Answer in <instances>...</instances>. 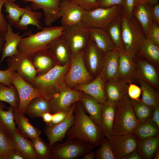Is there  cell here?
I'll list each match as a JSON object with an SVG mask.
<instances>
[{
  "label": "cell",
  "instance_id": "obj_1",
  "mask_svg": "<svg viewBox=\"0 0 159 159\" xmlns=\"http://www.w3.org/2000/svg\"><path fill=\"white\" fill-rule=\"evenodd\" d=\"M73 113L74 122L66 133L67 139H77L99 147L105 136L101 127L87 114L80 101L76 103Z\"/></svg>",
  "mask_w": 159,
  "mask_h": 159
},
{
  "label": "cell",
  "instance_id": "obj_2",
  "mask_svg": "<svg viewBox=\"0 0 159 159\" xmlns=\"http://www.w3.org/2000/svg\"><path fill=\"white\" fill-rule=\"evenodd\" d=\"M140 122L133 110V100L127 94L116 103L112 134L118 135L134 133Z\"/></svg>",
  "mask_w": 159,
  "mask_h": 159
},
{
  "label": "cell",
  "instance_id": "obj_3",
  "mask_svg": "<svg viewBox=\"0 0 159 159\" xmlns=\"http://www.w3.org/2000/svg\"><path fill=\"white\" fill-rule=\"evenodd\" d=\"M64 28L62 25L44 27L36 33H29L21 39L18 46V52L31 57L36 52L48 48L51 42L61 35Z\"/></svg>",
  "mask_w": 159,
  "mask_h": 159
},
{
  "label": "cell",
  "instance_id": "obj_4",
  "mask_svg": "<svg viewBox=\"0 0 159 159\" xmlns=\"http://www.w3.org/2000/svg\"><path fill=\"white\" fill-rule=\"evenodd\" d=\"M70 61L63 65L57 64L45 74L37 75L31 84L43 97L50 100L58 93L64 81V76L70 67Z\"/></svg>",
  "mask_w": 159,
  "mask_h": 159
},
{
  "label": "cell",
  "instance_id": "obj_5",
  "mask_svg": "<svg viewBox=\"0 0 159 159\" xmlns=\"http://www.w3.org/2000/svg\"><path fill=\"white\" fill-rule=\"evenodd\" d=\"M121 28L125 50L135 59L140 43L145 38L143 29L133 16L131 17L128 16L122 10Z\"/></svg>",
  "mask_w": 159,
  "mask_h": 159
},
{
  "label": "cell",
  "instance_id": "obj_6",
  "mask_svg": "<svg viewBox=\"0 0 159 159\" xmlns=\"http://www.w3.org/2000/svg\"><path fill=\"white\" fill-rule=\"evenodd\" d=\"M96 146L77 139H67L62 143H55L50 147L52 159H77L92 150Z\"/></svg>",
  "mask_w": 159,
  "mask_h": 159
},
{
  "label": "cell",
  "instance_id": "obj_7",
  "mask_svg": "<svg viewBox=\"0 0 159 159\" xmlns=\"http://www.w3.org/2000/svg\"><path fill=\"white\" fill-rule=\"evenodd\" d=\"M84 49L71 54L70 67L64 79V82L71 88L92 80V77L85 65Z\"/></svg>",
  "mask_w": 159,
  "mask_h": 159
},
{
  "label": "cell",
  "instance_id": "obj_8",
  "mask_svg": "<svg viewBox=\"0 0 159 159\" xmlns=\"http://www.w3.org/2000/svg\"><path fill=\"white\" fill-rule=\"evenodd\" d=\"M122 6H114L106 8L97 7L85 11L81 22L89 28L105 29L121 13Z\"/></svg>",
  "mask_w": 159,
  "mask_h": 159
},
{
  "label": "cell",
  "instance_id": "obj_9",
  "mask_svg": "<svg viewBox=\"0 0 159 159\" xmlns=\"http://www.w3.org/2000/svg\"><path fill=\"white\" fill-rule=\"evenodd\" d=\"M60 36L67 43L71 54L84 50L90 37L89 28L81 21L64 27Z\"/></svg>",
  "mask_w": 159,
  "mask_h": 159
},
{
  "label": "cell",
  "instance_id": "obj_10",
  "mask_svg": "<svg viewBox=\"0 0 159 159\" xmlns=\"http://www.w3.org/2000/svg\"><path fill=\"white\" fill-rule=\"evenodd\" d=\"M82 95V92L72 89L63 81L58 93L49 101L50 113L69 111L73 104L80 100Z\"/></svg>",
  "mask_w": 159,
  "mask_h": 159
},
{
  "label": "cell",
  "instance_id": "obj_11",
  "mask_svg": "<svg viewBox=\"0 0 159 159\" xmlns=\"http://www.w3.org/2000/svg\"><path fill=\"white\" fill-rule=\"evenodd\" d=\"M7 68L16 71L25 81L30 83L37 75V73L30 57L19 52L7 57Z\"/></svg>",
  "mask_w": 159,
  "mask_h": 159
},
{
  "label": "cell",
  "instance_id": "obj_12",
  "mask_svg": "<svg viewBox=\"0 0 159 159\" xmlns=\"http://www.w3.org/2000/svg\"><path fill=\"white\" fill-rule=\"evenodd\" d=\"M109 140L116 159H122L136 150L139 139L135 133L121 135H113Z\"/></svg>",
  "mask_w": 159,
  "mask_h": 159
},
{
  "label": "cell",
  "instance_id": "obj_13",
  "mask_svg": "<svg viewBox=\"0 0 159 159\" xmlns=\"http://www.w3.org/2000/svg\"><path fill=\"white\" fill-rule=\"evenodd\" d=\"M11 82L16 87L19 97L17 109L25 114L27 106L35 97L42 96L40 92L30 83L24 80L16 71L12 72Z\"/></svg>",
  "mask_w": 159,
  "mask_h": 159
},
{
  "label": "cell",
  "instance_id": "obj_14",
  "mask_svg": "<svg viewBox=\"0 0 159 159\" xmlns=\"http://www.w3.org/2000/svg\"><path fill=\"white\" fill-rule=\"evenodd\" d=\"M76 103L72 105L67 117L62 121L54 125H46L44 128V132L47 137L50 147L57 142H62L68 130L73 125L74 122L73 110Z\"/></svg>",
  "mask_w": 159,
  "mask_h": 159
},
{
  "label": "cell",
  "instance_id": "obj_15",
  "mask_svg": "<svg viewBox=\"0 0 159 159\" xmlns=\"http://www.w3.org/2000/svg\"><path fill=\"white\" fill-rule=\"evenodd\" d=\"M24 2H31L32 9H42L43 11L44 22L47 26L51 25L60 17L59 0H23Z\"/></svg>",
  "mask_w": 159,
  "mask_h": 159
},
{
  "label": "cell",
  "instance_id": "obj_16",
  "mask_svg": "<svg viewBox=\"0 0 159 159\" xmlns=\"http://www.w3.org/2000/svg\"><path fill=\"white\" fill-rule=\"evenodd\" d=\"M136 79L135 59L125 50H119V66L116 80L128 84L134 82Z\"/></svg>",
  "mask_w": 159,
  "mask_h": 159
},
{
  "label": "cell",
  "instance_id": "obj_17",
  "mask_svg": "<svg viewBox=\"0 0 159 159\" xmlns=\"http://www.w3.org/2000/svg\"><path fill=\"white\" fill-rule=\"evenodd\" d=\"M60 16L61 25L65 27L81 22L85 11L71 0L61 1Z\"/></svg>",
  "mask_w": 159,
  "mask_h": 159
},
{
  "label": "cell",
  "instance_id": "obj_18",
  "mask_svg": "<svg viewBox=\"0 0 159 159\" xmlns=\"http://www.w3.org/2000/svg\"><path fill=\"white\" fill-rule=\"evenodd\" d=\"M30 57L37 75L45 74L59 64L57 58L48 48L36 52Z\"/></svg>",
  "mask_w": 159,
  "mask_h": 159
},
{
  "label": "cell",
  "instance_id": "obj_19",
  "mask_svg": "<svg viewBox=\"0 0 159 159\" xmlns=\"http://www.w3.org/2000/svg\"><path fill=\"white\" fill-rule=\"evenodd\" d=\"M119 49L105 52L103 59L100 74L104 82L116 80L119 62Z\"/></svg>",
  "mask_w": 159,
  "mask_h": 159
},
{
  "label": "cell",
  "instance_id": "obj_20",
  "mask_svg": "<svg viewBox=\"0 0 159 159\" xmlns=\"http://www.w3.org/2000/svg\"><path fill=\"white\" fill-rule=\"evenodd\" d=\"M137 79L143 80L155 89L159 88V78L155 67L143 59H135Z\"/></svg>",
  "mask_w": 159,
  "mask_h": 159
},
{
  "label": "cell",
  "instance_id": "obj_21",
  "mask_svg": "<svg viewBox=\"0 0 159 159\" xmlns=\"http://www.w3.org/2000/svg\"><path fill=\"white\" fill-rule=\"evenodd\" d=\"M105 53L95 45L90 37L84 49V59L89 71L92 74L98 75L100 73Z\"/></svg>",
  "mask_w": 159,
  "mask_h": 159
},
{
  "label": "cell",
  "instance_id": "obj_22",
  "mask_svg": "<svg viewBox=\"0 0 159 159\" xmlns=\"http://www.w3.org/2000/svg\"><path fill=\"white\" fill-rule=\"evenodd\" d=\"M74 87V89L81 91L91 96L102 104L106 102L105 82L100 73L94 80L89 83Z\"/></svg>",
  "mask_w": 159,
  "mask_h": 159
},
{
  "label": "cell",
  "instance_id": "obj_23",
  "mask_svg": "<svg viewBox=\"0 0 159 159\" xmlns=\"http://www.w3.org/2000/svg\"><path fill=\"white\" fill-rule=\"evenodd\" d=\"M20 34L19 32L14 33L11 26L8 24L6 31L4 33L5 42L0 60V65L6 58L18 52V46L19 43L21 39L28 34L26 33L21 35Z\"/></svg>",
  "mask_w": 159,
  "mask_h": 159
},
{
  "label": "cell",
  "instance_id": "obj_24",
  "mask_svg": "<svg viewBox=\"0 0 159 159\" xmlns=\"http://www.w3.org/2000/svg\"><path fill=\"white\" fill-rule=\"evenodd\" d=\"M25 113L14 108L13 112L14 119L19 132L26 138L32 140L40 136L42 131L34 126L24 115Z\"/></svg>",
  "mask_w": 159,
  "mask_h": 159
},
{
  "label": "cell",
  "instance_id": "obj_25",
  "mask_svg": "<svg viewBox=\"0 0 159 159\" xmlns=\"http://www.w3.org/2000/svg\"><path fill=\"white\" fill-rule=\"evenodd\" d=\"M128 86L127 83L116 80L105 83L106 102L116 103L127 94Z\"/></svg>",
  "mask_w": 159,
  "mask_h": 159
},
{
  "label": "cell",
  "instance_id": "obj_26",
  "mask_svg": "<svg viewBox=\"0 0 159 159\" xmlns=\"http://www.w3.org/2000/svg\"><path fill=\"white\" fill-rule=\"evenodd\" d=\"M85 111L97 125L101 127L102 104L82 92L80 100Z\"/></svg>",
  "mask_w": 159,
  "mask_h": 159
},
{
  "label": "cell",
  "instance_id": "obj_27",
  "mask_svg": "<svg viewBox=\"0 0 159 159\" xmlns=\"http://www.w3.org/2000/svg\"><path fill=\"white\" fill-rule=\"evenodd\" d=\"M48 48L54 55L58 62L64 65L70 61L71 53L69 47L60 36L51 42Z\"/></svg>",
  "mask_w": 159,
  "mask_h": 159
},
{
  "label": "cell",
  "instance_id": "obj_28",
  "mask_svg": "<svg viewBox=\"0 0 159 159\" xmlns=\"http://www.w3.org/2000/svg\"><path fill=\"white\" fill-rule=\"evenodd\" d=\"M152 6L148 4L138 3L135 8L133 15L141 27L145 37L154 21L152 11Z\"/></svg>",
  "mask_w": 159,
  "mask_h": 159
},
{
  "label": "cell",
  "instance_id": "obj_29",
  "mask_svg": "<svg viewBox=\"0 0 159 159\" xmlns=\"http://www.w3.org/2000/svg\"><path fill=\"white\" fill-rule=\"evenodd\" d=\"M89 28L90 37L97 46L104 53L116 48L105 29Z\"/></svg>",
  "mask_w": 159,
  "mask_h": 159
},
{
  "label": "cell",
  "instance_id": "obj_30",
  "mask_svg": "<svg viewBox=\"0 0 159 159\" xmlns=\"http://www.w3.org/2000/svg\"><path fill=\"white\" fill-rule=\"evenodd\" d=\"M10 134L15 148L24 159H37L31 140H29L22 135L17 129Z\"/></svg>",
  "mask_w": 159,
  "mask_h": 159
},
{
  "label": "cell",
  "instance_id": "obj_31",
  "mask_svg": "<svg viewBox=\"0 0 159 159\" xmlns=\"http://www.w3.org/2000/svg\"><path fill=\"white\" fill-rule=\"evenodd\" d=\"M159 145V135L145 139H139L136 151L142 159H151L158 150Z\"/></svg>",
  "mask_w": 159,
  "mask_h": 159
},
{
  "label": "cell",
  "instance_id": "obj_32",
  "mask_svg": "<svg viewBox=\"0 0 159 159\" xmlns=\"http://www.w3.org/2000/svg\"><path fill=\"white\" fill-rule=\"evenodd\" d=\"M116 103L106 102L102 104L101 127L104 135L108 139L113 135L112 127Z\"/></svg>",
  "mask_w": 159,
  "mask_h": 159
},
{
  "label": "cell",
  "instance_id": "obj_33",
  "mask_svg": "<svg viewBox=\"0 0 159 159\" xmlns=\"http://www.w3.org/2000/svg\"><path fill=\"white\" fill-rule=\"evenodd\" d=\"M30 6H27L19 22L15 27L21 30H26L30 25L35 26L37 29H42L40 19L42 16L40 12L33 11Z\"/></svg>",
  "mask_w": 159,
  "mask_h": 159
},
{
  "label": "cell",
  "instance_id": "obj_34",
  "mask_svg": "<svg viewBox=\"0 0 159 159\" xmlns=\"http://www.w3.org/2000/svg\"><path fill=\"white\" fill-rule=\"evenodd\" d=\"M14 107H7L0 101V129L9 134L16 131L17 128L14 119L13 112Z\"/></svg>",
  "mask_w": 159,
  "mask_h": 159
},
{
  "label": "cell",
  "instance_id": "obj_35",
  "mask_svg": "<svg viewBox=\"0 0 159 159\" xmlns=\"http://www.w3.org/2000/svg\"><path fill=\"white\" fill-rule=\"evenodd\" d=\"M138 55L145 58L155 67H158L159 47L148 41L145 38L140 43Z\"/></svg>",
  "mask_w": 159,
  "mask_h": 159
},
{
  "label": "cell",
  "instance_id": "obj_36",
  "mask_svg": "<svg viewBox=\"0 0 159 159\" xmlns=\"http://www.w3.org/2000/svg\"><path fill=\"white\" fill-rule=\"evenodd\" d=\"M46 112H50L49 101L40 96L35 97L29 102L26 107L25 113L32 118H39Z\"/></svg>",
  "mask_w": 159,
  "mask_h": 159
},
{
  "label": "cell",
  "instance_id": "obj_37",
  "mask_svg": "<svg viewBox=\"0 0 159 159\" xmlns=\"http://www.w3.org/2000/svg\"><path fill=\"white\" fill-rule=\"evenodd\" d=\"M141 90V100L146 105L154 110L159 106V94L155 88L145 82L139 80Z\"/></svg>",
  "mask_w": 159,
  "mask_h": 159
},
{
  "label": "cell",
  "instance_id": "obj_38",
  "mask_svg": "<svg viewBox=\"0 0 159 159\" xmlns=\"http://www.w3.org/2000/svg\"><path fill=\"white\" fill-rule=\"evenodd\" d=\"M121 12L105 29L116 48L125 50L121 28Z\"/></svg>",
  "mask_w": 159,
  "mask_h": 159
},
{
  "label": "cell",
  "instance_id": "obj_39",
  "mask_svg": "<svg viewBox=\"0 0 159 159\" xmlns=\"http://www.w3.org/2000/svg\"><path fill=\"white\" fill-rule=\"evenodd\" d=\"M15 0H7L4 6L5 12L8 13L6 17L8 24L11 26H15L19 22L25 10V8H21L14 3Z\"/></svg>",
  "mask_w": 159,
  "mask_h": 159
},
{
  "label": "cell",
  "instance_id": "obj_40",
  "mask_svg": "<svg viewBox=\"0 0 159 159\" xmlns=\"http://www.w3.org/2000/svg\"><path fill=\"white\" fill-rule=\"evenodd\" d=\"M0 101L6 102L10 106L17 108L19 97L17 90L14 85L8 87L0 82Z\"/></svg>",
  "mask_w": 159,
  "mask_h": 159
},
{
  "label": "cell",
  "instance_id": "obj_41",
  "mask_svg": "<svg viewBox=\"0 0 159 159\" xmlns=\"http://www.w3.org/2000/svg\"><path fill=\"white\" fill-rule=\"evenodd\" d=\"M159 128L151 121L150 118L140 122L134 133L140 140L145 139L159 135Z\"/></svg>",
  "mask_w": 159,
  "mask_h": 159
},
{
  "label": "cell",
  "instance_id": "obj_42",
  "mask_svg": "<svg viewBox=\"0 0 159 159\" xmlns=\"http://www.w3.org/2000/svg\"><path fill=\"white\" fill-rule=\"evenodd\" d=\"M37 159H52L50 147L40 136L31 140Z\"/></svg>",
  "mask_w": 159,
  "mask_h": 159
},
{
  "label": "cell",
  "instance_id": "obj_43",
  "mask_svg": "<svg viewBox=\"0 0 159 159\" xmlns=\"http://www.w3.org/2000/svg\"><path fill=\"white\" fill-rule=\"evenodd\" d=\"M132 100L134 111L140 122H144L151 117L153 110L145 104L141 99Z\"/></svg>",
  "mask_w": 159,
  "mask_h": 159
},
{
  "label": "cell",
  "instance_id": "obj_44",
  "mask_svg": "<svg viewBox=\"0 0 159 159\" xmlns=\"http://www.w3.org/2000/svg\"><path fill=\"white\" fill-rule=\"evenodd\" d=\"M15 148L10 134L0 129V159H6L10 150Z\"/></svg>",
  "mask_w": 159,
  "mask_h": 159
},
{
  "label": "cell",
  "instance_id": "obj_45",
  "mask_svg": "<svg viewBox=\"0 0 159 159\" xmlns=\"http://www.w3.org/2000/svg\"><path fill=\"white\" fill-rule=\"evenodd\" d=\"M99 147L95 152V159H116L107 138L102 139Z\"/></svg>",
  "mask_w": 159,
  "mask_h": 159
},
{
  "label": "cell",
  "instance_id": "obj_46",
  "mask_svg": "<svg viewBox=\"0 0 159 159\" xmlns=\"http://www.w3.org/2000/svg\"><path fill=\"white\" fill-rule=\"evenodd\" d=\"M145 38L148 41L159 47V26L154 21L150 26Z\"/></svg>",
  "mask_w": 159,
  "mask_h": 159
},
{
  "label": "cell",
  "instance_id": "obj_47",
  "mask_svg": "<svg viewBox=\"0 0 159 159\" xmlns=\"http://www.w3.org/2000/svg\"><path fill=\"white\" fill-rule=\"evenodd\" d=\"M85 11L92 10L98 7L97 0H71Z\"/></svg>",
  "mask_w": 159,
  "mask_h": 159
},
{
  "label": "cell",
  "instance_id": "obj_48",
  "mask_svg": "<svg viewBox=\"0 0 159 159\" xmlns=\"http://www.w3.org/2000/svg\"><path fill=\"white\" fill-rule=\"evenodd\" d=\"M138 3L137 0H124L122 11L128 16L131 17L133 16V10Z\"/></svg>",
  "mask_w": 159,
  "mask_h": 159
},
{
  "label": "cell",
  "instance_id": "obj_49",
  "mask_svg": "<svg viewBox=\"0 0 159 159\" xmlns=\"http://www.w3.org/2000/svg\"><path fill=\"white\" fill-rule=\"evenodd\" d=\"M129 84L127 92V94L128 96L131 99L133 100L139 99V97L141 94L140 87L133 83Z\"/></svg>",
  "mask_w": 159,
  "mask_h": 159
},
{
  "label": "cell",
  "instance_id": "obj_50",
  "mask_svg": "<svg viewBox=\"0 0 159 159\" xmlns=\"http://www.w3.org/2000/svg\"><path fill=\"white\" fill-rule=\"evenodd\" d=\"M13 71L10 69H6L4 70L0 69V82L8 87L12 85L11 78Z\"/></svg>",
  "mask_w": 159,
  "mask_h": 159
},
{
  "label": "cell",
  "instance_id": "obj_51",
  "mask_svg": "<svg viewBox=\"0 0 159 159\" xmlns=\"http://www.w3.org/2000/svg\"><path fill=\"white\" fill-rule=\"evenodd\" d=\"M124 0H97L98 7L106 8L114 6H122Z\"/></svg>",
  "mask_w": 159,
  "mask_h": 159
},
{
  "label": "cell",
  "instance_id": "obj_52",
  "mask_svg": "<svg viewBox=\"0 0 159 159\" xmlns=\"http://www.w3.org/2000/svg\"><path fill=\"white\" fill-rule=\"evenodd\" d=\"M69 111H60L52 114V119L51 122L46 125L52 126L62 122L66 117Z\"/></svg>",
  "mask_w": 159,
  "mask_h": 159
},
{
  "label": "cell",
  "instance_id": "obj_53",
  "mask_svg": "<svg viewBox=\"0 0 159 159\" xmlns=\"http://www.w3.org/2000/svg\"><path fill=\"white\" fill-rule=\"evenodd\" d=\"M7 0H0V32L5 33L7 30L8 22L1 12L2 7Z\"/></svg>",
  "mask_w": 159,
  "mask_h": 159
},
{
  "label": "cell",
  "instance_id": "obj_54",
  "mask_svg": "<svg viewBox=\"0 0 159 159\" xmlns=\"http://www.w3.org/2000/svg\"><path fill=\"white\" fill-rule=\"evenodd\" d=\"M6 159H24V158L16 148H14L8 152Z\"/></svg>",
  "mask_w": 159,
  "mask_h": 159
},
{
  "label": "cell",
  "instance_id": "obj_55",
  "mask_svg": "<svg viewBox=\"0 0 159 159\" xmlns=\"http://www.w3.org/2000/svg\"><path fill=\"white\" fill-rule=\"evenodd\" d=\"M152 122L159 128V106L155 107L150 117Z\"/></svg>",
  "mask_w": 159,
  "mask_h": 159
},
{
  "label": "cell",
  "instance_id": "obj_56",
  "mask_svg": "<svg viewBox=\"0 0 159 159\" xmlns=\"http://www.w3.org/2000/svg\"><path fill=\"white\" fill-rule=\"evenodd\" d=\"M152 11L154 21L159 25V4L158 3L152 6Z\"/></svg>",
  "mask_w": 159,
  "mask_h": 159
},
{
  "label": "cell",
  "instance_id": "obj_57",
  "mask_svg": "<svg viewBox=\"0 0 159 159\" xmlns=\"http://www.w3.org/2000/svg\"><path fill=\"white\" fill-rule=\"evenodd\" d=\"M52 115L49 112H46L43 113L41 117L46 125L49 123L52 119Z\"/></svg>",
  "mask_w": 159,
  "mask_h": 159
},
{
  "label": "cell",
  "instance_id": "obj_58",
  "mask_svg": "<svg viewBox=\"0 0 159 159\" xmlns=\"http://www.w3.org/2000/svg\"><path fill=\"white\" fill-rule=\"evenodd\" d=\"M122 159H142V158L135 150L124 157Z\"/></svg>",
  "mask_w": 159,
  "mask_h": 159
},
{
  "label": "cell",
  "instance_id": "obj_59",
  "mask_svg": "<svg viewBox=\"0 0 159 159\" xmlns=\"http://www.w3.org/2000/svg\"><path fill=\"white\" fill-rule=\"evenodd\" d=\"M82 159H95V152L91 151L88 153L84 154L81 157Z\"/></svg>",
  "mask_w": 159,
  "mask_h": 159
},
{
  "label": "cell",
  "instance_id": "obj_60",
  "mask_svg": "<svg viewBox=\"0 0 159 159\" xmlns=\"http://www.w3.org/2000/svg\"><path fill=\"white\" fill-rule=\"evenodd\" d=\"M4 33L0 32V60L1 57V53L2 52L4 45L5 42Z\"/></svg>",
  "mask_w": 159,
  "mask_h": 159
},
{
  "label": "cell",
  "instance_id": "obj_61",
  "mask_svg": "<svg viewBox=\"0 0 159 159\" xmlns=\"http://www.w3.org/2000/svg\"><path fill=\"white\" fill-rule=\"evenodd\" d=\"M150 0H137L138 3L142 4L149 3Z\"/></svg>",
  "mask_w": 159,
  "mask_h": 159
},
{
  "label": "cell",
  "instance_id": "obj_62",
  "mask_svg": "<svg viewBox=\"0 0 159 159\" xmlns=\"http://www.w3.org/2000/svg\"><path fill=\"white\" fill-rule=\"evenodd\" d=\"M158 0H150L149 3L150 6H153L156 4L158 3Z\"/></svg>",
  "mask_w": 159,
  "mask_h": 159
},
{
  "label": "cell",
  "instance_id": "obj_63",
  "mask_svg": "<svg viewBox=\"0 0 159 159\" xmlns=\"http://www.w3.org/2000/svg\"><path fill=\"white\" fill-rule=\"evenodd\" d=\"M154 159H159V151L158 150L155 154V155L153 158Z\"/></svg>",
  "mask_w": 159,
  "mask_h": 159
},
{
  "label": "cell",
  "instance_id": "obj_64",
  "mask_svg": "<svg viewBox=\"0 0 159 159\" xmlns=\"http://www.w3.org/2000/svg\"><path fill=\"white\" fill-rule=\"evenodd\" d=\"M60 0V1H62L64 0Z\"/></svg>",
  "mask_w": 159,
  "mask_h": 159
}]
</instances>
